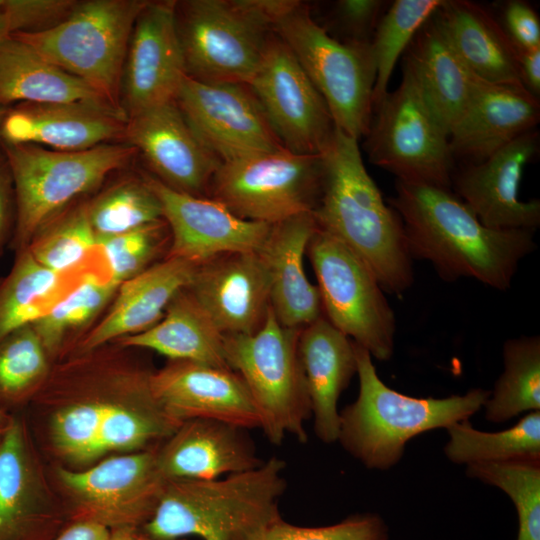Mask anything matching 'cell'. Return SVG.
Here are the masks:
<instances>
[{"mask_svg":"<svg viewBox=\"0 0 540 540\" xmlns=\"http://www.w3.org/2000/svg\"><path fill=\"white\" fill-rule=\"evenodd\" d=\"M175 4L176 1H148L135 21L119 91V105L127 119L174 101L187 75Z\"/></svg>","mask_w":540,"mask_h":540,"instance_id":"obj_17","label":"cell"},{"mask_svg":"<svg viewBox=\"0 0 540 540\" xmlns=\"http://www.w3.org/2000/svg\"><path fill=\"white\" fill-rule=\"evenodd\" d=\"M323 175L322 155L297 154L282 148L221 162L207 197L242 219L273 225L313 213Z\"/></svg>","mask_w":540,"mask_h":540,"instance_id":"obj_11","label":"cell"},{"mask_svg":"<svg viewBox=\"0 0 540 540\" xmlns=\"http://www.w3.org/2000/svg\"><path fill=\"white\" fill-rule=\"evenodd\" d=\"M301 329L283 326L269 307L250 334L224 335L226 363L244 380L260 416V428L275 445L286 435L307 442L311 404L298 355Z\"/></svg>","mask_w":540,"mask_h":540,"instance_id":"obj_8","label":"cell"},{"mask_svg":"<svg viewBox=\"0 0 540 540\" xmlns=\"http://www.w3.org/2000/svg\"><path fill=\"white\" fill-rule=\"evenodd\" d=\"M195 266L165 257L123 282L106 315L79 342L78 351H91L152 327L175 295L188 286Z\"/></svg>","mask_w":540,"mask_h":540,"instance_id":"obj_28","label":"cell"},{"mask_svg":"<svg viewBox=\"0 0 540 540\" xmlns=\"http://www.w3.org/2000/svg\"><path fill=\"white\" fill-rule=\"evenodd\" d=\"M44 345L32 327H20L0 340V408L8 413L28 402L49 373Z\"/></svg>","mask_w":540,"mask_h":540,"instance_id":"obj_37","label":"cell"},{"mask_svg":"<svg viewBox=\"0 0 540 540\" xmlns=\"http://www.w3.org/2000/svg\"><path fill=\"white\" fill-rule=\"evenodd\" d=\"M127 117L110 104L20 103L8 108L0 142L76 152L125 139Z\"/></svg>","mask_w":540,"mask_h":540,"instance_id":"obj_23","label":"cell"},{"mask_svg":"<svg viewBox=\"0 0 540 540\" xmlns=\"http://www.w3.org/2000/svg\"><path fill=\"white\" fill-rule=\"evenodd\" d=\"M540 119L539 99L526 88L495 84L474 75L469 102L450 131L452 156L479 163L536 128Z\"/></svg>","mask_w":540,"mask_h":540,"instance_id":"obj_24","label":"cell"},{"mask_svg":"<svg viewBox=\"0 0 540 540\" xmlns=\"http://www.w3.org/2000/svg\"><path fill=\"white\" fill-rule=\"evenodd\" d=\"M13 416V414L8 413L0 408V445L12 424Z\"/></svg>","mask_w":540,"mask_h":540,"instance_id":"obj_51","label":"cell"},{"mask_svg":"<svg viewBox=\"0 0 540 540\" xmlns=\"http://www.w3.org/2000/svg\"><path fill=\"white\" fill-rule=\"evenodd\" d=\"M298 355L314 417L324 443L338 440V400L357 373L355 343L323 315L300 330Z\"/></svg>","mask_w":540,"mask_h":540,"instance_id":"obj_26","label":"cell"},{"mask_svg":"<svg viewBox=\"0 0 540 540\" xmlns=\"http://www.w3.org/2000/svg\"><path fill=\"white\" fill-rule=\"evenodd\" d=\"M124 141L144 156L161 183L178 192L207 197L221 161L200 142L175 101L129 117Z\"/></svg>","mask_w":540,"mask_h":540,"instance_id":"obj_21","label":"cell"},{"mask_svg":"<svg viewBox=\"0 0 540 540\" xmlns=\"http://www.w3.org/2000/svg\"><path fill=\"white\" fill-rule=\"evenodd\" d=\"M147 2H76L69 14L55 26L37 33H16L11 36L28 44L60 69L81 79L109 103L121 109L119 91L128 43L135 21Z\"/></svg>","mask_w":540,"mask_h":540,"instance_id":"obj_10","label":"cell"},{"mask_svg":"<svg viewBox=\"0 0 540 540\" xmlns=\"http://www.w3.org/2000/svg\"><path fill=\"white\" fill-rule=\"evenodd\" d=\"M246 429L209 419L184 421L157 447L160 473L171 479H217L263 463Z\"/></svg>","mask_w":540,"mask_h":540,"instance_id":"obj_25","label":"cell"},{"mask_svg":"<svg viewBox=\"0 0 540 540\" xmlns=\"http://www.w3.org/2000/svg\"><path fill=\"white\" fill-rule=\"evenodd\" d=\"M539 132L531 129L479 163L452 176L455 195L479 221L496 230H530L540 224V201L519 196L524 169L539 152Z\"/></svg>","mask_w":540,"mask_h":540,"instance_id":"obj_18","label":"cell"},{"mask_svg":"<svg viewBox=\"0 0 540 540\" xmlns=\"http://www.w3.org/2000/svg\"><path fill=\"white\" fill-rule=\"evenodd\" d=\"M174 101L200 142L221 162L284 148L245 83L203 82L186 75Z\"/></svg>","mask_w":540,"mask_h":540,"instance_id":"obj_15","label":"cell"},{"mask_svg":"<svg viewBox=\"0 0 540 540\" xmlns=\"http://www.w3.org/2000/svg\"><path fill=\"white\" fill-rule=\"evenodd\" d=\"M64 276L41 265L28 248L19 251L0 283V340L31 325L59 301Z\"/></svg>","mask_w":540,"mask_h":540,"instance_id":"obj_33","label":"cell"},{"mask_svg":"<svg viewBox=\"0 0 540 540\" xmlns=\"http://www.w3.org/2000/svg\"><path fill=\"white\" fill-rule=\"evenodd\" d=\"M317 229L312 213L271 225L259 250L271 277L270 306L285 327L302 329L322 316L317 286L307 278L303 256Z\"/></svg>","mask_w":540,"mask_h":540,"instance_id":"obj_27","label":"cell"},{"mask_svg":"<svg viewBox=\"0 0 540 540\" xmlns=\"http://www.w3.org/2000/svg\"><path fill=\"white\" fill-rule=\"evenodd\" d=\"M167 241L170 232L164 219L130 232L97 237V247L107 263L108 280L119 287L139 275L153 265Z\"/></svg>","mask_w":540,"mask_h":540,"instance_id":"obj_42","label":"cell"},{"mask_svg":"<svg viewBox=\"0 0 540 540\" xmlns=\"http://www.w3.org/2000/svg\"><path fill=\"white\" fill-rule=\"evenodd\" d=\"M306 254L316 275L322 315L371 357L390 359L395 316L370 268L318 226Z\"/></svg>","mask_w":540,"mask_h":540,"instance_id":"obj_12","label":"cell"},{"mask_svg":"<svg viewBox=\"0 0 540 540\" xmlns=\"http://www.w3.org/2000/svg\"><path fill=\"white\" fill-rule=\"evenodd\" d=\"M447 430L450 439L445 454L456 464L540 458L539 411L530 412L516 425L500 432L479 431L468 420L456 422Z\"/></svg>","mask_w":540,"mask_h":540,"instance_id":"obj_35","label":"cell"},{"mask_svg":"<svg viewBox=\"0 0 540 540\" xmlns=\"http://www.w3.org/2000/svg\"><path fill=\"white\" fill-rule=\"evenodd\" d=\"M443 0H395L390 2L375 29L371 51L375 65L373 110L388 93V83L399 57L405 53L421 26Z\"/></svg>","mask_w":540,"mask_h":540,"instance_id":"obj_36","label":"cell"},{"mask_svg":"<svg viewBox=\"0 0 540 540\" xmlns=\"http://www.w3.org/2000/svg\"><path fill=\"white\" fill-rule=\"evenodd\" d=\"M158 197L170 232L166 257L199 265L230 252L259 251L271 225L242 219L210 197L175 191L145 177Z\"/></svg>","mask_w":540,"mask_h":540,"instance_id":"obj_19","label":"cell"},{"mask_svg":"<svg viewBox=\"0 0 540 540\" xmlns=\"http://www.w3.org/2000/svg\"><path fill=\"white\" fill-rule=\"evenodd\" d=\"M355 354L359 393L339 413L338 440L370 469L391 468L401 459L411 438L468 420L490 395V391L477 388L443 399L407 396L382 382L371 355L356 343Z\"/></svg>","mask_w":540,"mask_h":540,"instance_id":"obj_4","label":"cell"},{"mask_svg":"<svg viewBox=\"0 0 540 540\" xmlns=\"http://www.w3.org/2000/svg\"><path fill=\"white\" fill-rule=\"evenodd\" d=\"M164 411L179 422L209 419L243 429L260 428V416L242 377L230 368L169 360L150 376Z\"/></svg>","mask_w":540,"mask_h":540,"instance_id":"obj_20","label":"cell"},{"mask_svg":"<svg viewBox=\"0 0 540 540\" xmlns=\"http://www.w3.org/2000/svg\"><path fill=\"white\" fill-rule=\"evenodd\" d=\"M10 37L6 15L4 10V0H0V42Z\"/></svg>","mask_w":540,"mask_h":540,"instance_id":"obj_52","label":"cell"},{"mask_svg":"<svg viewBox=\"0 0 540 540\" xmlns=\"http://www.w3.org/2000/svg\"><path fill=\"white\" fill-rule=\"evenodd\" d=\"M97 247L87 204L58 215L41 229L27 247L44 267L66 274Z\"/></svg>","mask_w":540,"mask_h":540,"instance_id":"obj_41","label":"cell"},{"mask_svg":"<svg viewBox=\"0 0 540 540\" xmlns=\"http://www.w3.org/2000/svg\"><path fill=\"white\" fill-rule=\"evenodd\" d=\"M388 201L401 218L412 259L429 261L446 281L473 278L506 290L536 247L534 231L486 227L448 189L397 181Z\"/></svg>","mask_w":540,"mask_h":540,"instance_id":"obj_1","label":"cell"},{"mask_svg":"<svg viewBox=\"0 0 540 540\" xmlns=\"http://www.w3.org/2000/svg\"><path fill=\"white\" fill-rule=\"evenodd\" d=\"M2 279H0V283H1Z\"/></svg>","mask_w":540,"mask_h":540,"instance_id":"obj_54","label":"cell"},{"mask_svg":"<svg viewBox=\"0 0 540 540\" xmlns=\"http://www.w3.org/2000/svg\"><path fill=\"white\" fill-rule=\"evenodd\" d=\"M467 475L503 490L515 505L517 540H540V458L467 465Z\"/></svg>","mask_w":540,"mask_h":540,"instance_id":"obj_39","label":"cell"},{"mask_svg":"<svg viewBox=\"0 0 540 540\" xmlns=\"http://www.w3.org/2000/svg\"><path fill=\"white\" fill-rule=\"evenodd\" d=\"M68 523L28 425L14 415L0 445V540H54Z\"/></svg>","mask_w":540,"mask_h":540,"instance_id":"obj_16","label":"cell"},{"mask_svg":"<svg viewBox=\"0 0 540 540\" xmlns=\"http://www.w3.org/2000/svg\"><path fill=\"white\" fill-rule=\"evenodd\" d=\"M70 102L112 105L84 81L49 62L21 40L10 36L0 42L1 106Z\"/></svg>","mask_w":540,"mask_h":540,"instance_id":"obj_32","label":"cell"},{"mask_svg":"<svg viewBox=\"0 0 540 540\" xmlns=\"http://www.w3.org/2000/svg\"><path fill=\"white\" fill-rule=\"evenodd\" d=\"M158 446L110 456L85 469L57 466L55 479L69 523L94 522L109 530L146 524L167 481L157 465Z\"/></svg>","mask_w":540,"mask_h":540,"instance_id":"obj_13","label":"cell"},{"mask_svg":"<svg viewBox=\"0 0 540 540\" xmlns=\"http://www.w3.org/2000/svg\"><path fill=\"white\" fill-rule=\"evenodd\" d=\"M390 2L383 0H339L329 12V26L340 41L371 44L377 24Z\"/></svg>","mask_w":540,"mask_h":540,"instance_id":"obj_44","label":"cell"},{"mask_svg":"<svg viewBox=\"0 0 540 540\" xmlns=\"http://www.w3.org/2000/svg\"><path fill=\"white\" fill-rule=\"evenodd\" d=\"M110 530L88 521L68 523L54 540H109Z\"/></svg>","mask_w":540,"mask_h":540,"instance_id":"obj_49","label":"cell"},{"mask_svg":"<svg viewBox=\"0 0 540 540\" xmlns=\"http://www.w3.org/2000/svg\"><path fill=\"white\" fill-rule=\"evenodd\" d=\"M247 85L285 149L306 155L325 153L336 132L332 115L291 50L275 32Z\"/></svg>","mask_w":540,"mask_h":540,"instance_id":"obj_14","label":"cell"},{"mask_svg":"<svg viewBox=\"0 0 540 540\" xmlns=\"http://www.w3.org/2000/svg\"><path fill=\"white\" fill-rule=\"evenodd\" d=\"M115 342L125 348L153 350L169 360L229 368L224 334L186 288L175 295L156 324Z\"/></svg>","mask_w":540,"mask_h":540,"instance_id":"obj_30","label":"cell"},{"mask_svg":"<svg viewBox=\"0 0 540 540\" xmlns=\"http://www.w3.org/2000/svg\"><path fill=\"white\" fill-rule=\"evenodd\" d=\"M433 15L473 75L490 83L526 88L518 50L488 8L468 0H443Z\"/></svg>","mask_w":540,"mask_h":540,"instance_id":"obj_29","label":"cell"},{"mask_svg":"<svg viewBox=\"0 0 540 540\" xmlns=\"http://www.w3.org/2000/svg\"><path fill=\"white\" fill-rule=\"evenodd\" d=\"M504 371L484 406L489 421H506L540 410V338L509 339L503 346Z\"/></svg>","mask_w":540,"mask_h":540,"instance_id":"obj_34","label":"cell"},{"mask_svg":"<svg viewBox=\"0 0 540 540\" xmlns=\"http://www.w3.org/2000/svg\"><path fill=\"white\" fill-rule=\"evenodd\" d=\"M109 540H156L146 535L140 528L122 527L110 530ZM184 540V539H179Z\"/></svg>","mask_w":540,"mask_h":540,"instance_id":"obj_50","label":"cell"},{"mask_svg":"<svg viewBox=\"0 0 540 540\" xmlns=\"http://www.w3.org/2000/svg\"><path fill=\"white\" fill-rule=\"evenodd\" d=\"M402 71L398 87L374 108L365 151L397 181L451 190L455 169L448 129L404 60Z\"/></svg>","mask_w":540,"mask_h":540,"instance_id":"obj_9","label":"cell"},{"mask_svg":"<svg viewBox=\"0 0 540 540\" xmlns=\"http://www.w3.org/2000/svg\"><path fill=\"white\" fill-rule=\"evenodd\" d=\"M322 156V191L312 213L318 228L351 249L383 290L401 295L413 282L403 223L366 171L358 140L336 127Z\"/></svg>","mask_w":540,"mask_h":540,"instance_id":"obj_2","label":"cell"},{"mask_svg":"<svg viewBox=\"0 0 540 540\" xmlns=\"http://www.w3.org/2000/svg\"><path fill=\"white\" fill-rule=\"evenodd\" d=\"M500 23L517 50L540 47V21L529 3L510 0L503 4Z\"/></svg>","mask_w":540,"mask_h":540,"instance_id":"obj_46","label":"cell"},{"mask_svg":"<svg viewBox=\"0 0 540 540\" xmlns=\"http://www.w3.org/2000/svg\"><path fill=\"white\" fill-rule=\"evenodd\" d=\"M254 540H389L385 521L375 513H357L338 523L306 527L277 518Z\"/></svg>","mask_w":540,"mask_h":540,"instance_id":"obj_43","label":"cell"},{"mask_svg":"<svg viewBox=\"0 0 540 540\" xmlns=\"http://www.w3.org/2000/svg\"><path fill=\"white\" fill-rule=\"evenodd\" d=\"M224 334H250L270 307L271 277L259 251L230 252L195 266L186 287Z\"/></svg>","mask_w":540,"mask_h":540,"instance_id":"obj_22","label":"cell"},{"mask_svg":"<svg viewBox=\"0 0 540 540\" xmlns=\"http://www.w3.org/2000/svg\"><path fill=\"white\" fill-rule=\"evenodd\" d=\"M7 110H8V107L0 105V126H1L2 120H3Z\"/></svg>","mask_w":540,"mask_h":540,"instance_id":"obj_53","label":"cell"},{"mask_svg":"<svg viewBox=\"0 0 540 540\" xmlns=\"http://www.w3.org/2000/svg\"><path fill=\"white\" fill-rule=\"evenodd\" d=\"M118 286L94 274L84 275L77 286L31 325L49 356L58 354L68 335L84 329L114 298Z\"/></svg>","mask_w":540,"mask_h":540,"instance_id":"obj_38","label":"cell"},{"mask_svg":"<svg viewBox=\"0 0 540 540\" xmlns=\"http://www.w3.org/2000/svg\"><path fill=\"white\" fill-rule=\"evenodd\" d=\"M521 77L526 89L539 99L540 95V47L518 50Z\"/></svg>","mask_w":540,"mask_h":540,"instance_id":"obj_48","label":"cell"},{"mask_svg":"<svg viewBox=\"0 0 540 540\" xmlns=\"http://www.w3.org/2000/svg\"><path fill=\"white\" fill-rule=\"evenodd\" d=\"M87 208L96 237L130 232L163 220L161 203L145 178L115 184Z\"/></svg>","mask_w":540,"mask_h":540,"instance_id":"obj_40","label":"cell"},{"mask_svg":"<svg viewBox=\"0 0 540 540\" xmlns=\"http://www.w3.org/2000/svg\"><path fill=\"white\" fill-rule=\"evenodd\" d=\"M14 191L17 252L76 197L98 187L137 153L127 143L63 152L37 145L2 144Z\"/></svg>","mask_w":540,"mask_h":540,"instance_id":"obj_6","label":"cell"},{"mask_svg":"<svg viewBox=\"0 0 540 540\" xmlns=\"http://www.w3.org/2000/svg\"><path fill=\"white\" fill-rule=\"evenodd\" d=\"M291 0L176 1L178 36L188 77L248 84L277 19Z\"/></svg>","mask_w":540,"mask_h":540,"instance_id":"obj_5","label":"cell"},{"mask_svg":"<svg viewBox=\"0 0 540 540\" xmlns=\"http://www.w3.org/2000/svg\"><path fill=\"white\" fill-rule=\"evenodd\" d=\"M13 203L15 199L10 171L5 158H0V249L11 225Z\"/></svg>","mask_w":540,"mask_h":540,"instance_id":"obj_47","label":"cell"},{"mask_svg":"<svg viewBox=\"0 0 540 540\" xmlns=\"http://www.w3.org/2000/svg\"><path fill=\"white\" fill-rule=\"evenodd\" d=\"M403 60L413 70L450 135L469 102L474 75L452 47L434 15L418 30Z\"/></svg>","mask_w":540,"mask_h":540,"instance_id":"obj_31","label":"cell"},{"mask_svg":"<svg viewBox=\"0 0 540 540\" xmlns=\"http://www.w3.org/2000/svg\"><path fill=\"white\" fill-rule=\"evenodd\" d=\"M75 3L72 0H4L9 34L45 31L61 22Z\"/></svg>","mask_w":540,"mask_h":540,"instance_id":"obj_45","label":"cell"},{"mask_svg":"<svg viewBox=\"0 0 540 540\" xmlns=\"http://www.w3.org/2000/svg\"><path fill=\"white\" fill-rule=\"evenodd\" d=\"M286 462L272 457L251 470L211 480H167L151 519L140 529L156 540H254L281 517Z\"/></svg>","mask_w":540,"mask_h":540,"instance_id":"obj_3","label":"cell"},{"mask_svg":"<svg viewBox=\"0 0 540 540\" xmlns=\"http://www.w3.org/2000/svg\"><path fill=\"white\" fill-rule=\"evenodd\" d=\"M274 32L323 97L336 127L359 141L373 117L376 71L371 44L334 38L314 20L307 5L293 0L277 19Z\"/></svg>","mask_w":540,"mask_h":540,"instance_id":"obj_7","label":"cell"}]
</instances>
